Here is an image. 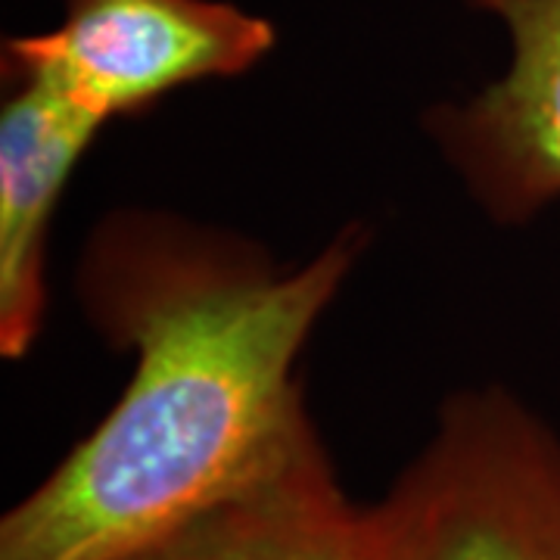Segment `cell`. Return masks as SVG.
I'll return each mask as SVG.
<instances>
[{
    "mask_svg": "<svg viewBox=\"0 0 560 560\" xmlns=\"http://www.w3.org/2000/svg\"><path fill=\"white\" fill-rule=\"evenodd\" d=\"M359 224L278 268L256 243L165 212L88 237L79 300L135 374L106 418L0 521V560H119L312 427L296 359L364 249Z\"/></svg>",
    "mask_w": 560,
    "mask_h": 560,
    "instance_id": "6da1fadb",
    "label": "cell"
},
{
    "mask_svg": "<svg viewBox=\"0 0 560 560\" xmlns=\"http://www.w3.org/2000/svg\"><path fill=\"white\" fill-rule=\"evenodd\" d=\"M371 526L374 560H560V440L501 389L460 393Z\"/></svg>",
    "mask_w": 560,
    "mask_h": 560,
    "instance_id": "7a4b0ae2",
    "label": "cell"
},
{
    "mask_svg": "<svg viewBox=\"0 0 560 560\" xmlns=\"http://www.w3.org/2000/svg\"><path fill=\"white\" fill-rule=\"evenodd\" d=\"M275 25L224 0H66L57 28L3 44V75H35L101 125L143 116L187 84L234 79Z\"/></svg>",
    "mask_w": 560,
    "mask_h": 560,
    "instance_id": "3957f363",
    "label": "cell"
},
{
    "mask_svg": "<svg viewBox=\"0 0 560 560\" xmlns=\"http://www.w3.org/2000/svg\"><path fill=\"white\" fill-rule=\"evenodd\" d=\"M504 25L508 69L427 116L442 156L504 224L560 200V0H470Z\"/></svg>",
    "mask_w": 560,
    "mask_h": 560,
    "instance_id": "277c9868",
    "label": "cell"
},
{
    "mask_svg": "<svg viewBox=\"0 0 560 560\" xmlns=\"http://www.w3.org/2000/svg\"><path fill=\"white\" fill-rule=\"evenodd\" d=\"M119 560H374L371 504L346 495L312 423L256 477Z\"/></svg>",
    "mask_w": 560,
    "mask_h": 560,
    "instance_id": "5b68a950",
    "label": "cell"
},
{
    "mask_svg": "<svg viewBox=\"0 0 560 560\" xmlns=\"http://www.w3.org/2000/svg\"><path fill=\"white\" fill-rule=\"evenodd\" d=\"M0 109V352L22 359L47 312V237L69 175L101 135L35 75H3Z\"/></svg>",
    "mask_w": 560,
    "mask_h": 560,
    "instance_id": "8992f818",
    "label": "cell"
}]
</instances>
